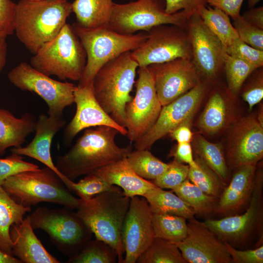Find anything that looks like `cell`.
I'll return each mask as SVG.
<instances>
[{
  "label": "cell",
  "mask_w": 263,
  "mask_h": 263,
  "mask_svg": "<svg viewBox=\"0 0 263 263\" xmlns=\"http://www.w3.org/2000/svg\"><path fill=\"white\" fill-rule=\"evenodd\" d=\"M66 124L62 117L40 114L36 120L35 134L27 146L13 148L12 153L26 156L36 159L52 169L68 188L72 180L64 176L54 164L51 154V146L55 135Z\"/></svg>",
  "instance_id": "obj_21"
},
{
  "label": "cell",
  "mask_w": 263,
  "mask_h": 263,
  "mask_svg": "<svg viewBox=\"0 0 263 263\" xmlns=\"http://www.w3.org/2000/svg\"><path fill=\"white\" fill-rule=\"evenodd\" d=\"M188 165L174 159L168 163L165 171L151 182L161 188L172 190L188 179Z\"/></svg>",
  "instance_id": "obj_40"
},
{
  "label": "cell",
  "mask_w": 263,
  "mask_h": 263,
  "mask_svg": "<svg viewBox=\"0 0 263 263\" xmlns=\"http://www.w3.org/2000/svg\"><path fill=\"white\" fill-rule=\"evenodd\" d=\"M126 158L133 170L147 180H153L159 177L168 166V163L156 157L149 150L132 151Z\"/></svg>",
  "instance_id": "obj_35"
},
{
  "label": "cell",
  "mask_w": 263,
  "mask_h": 263,
  "mask_svg": "<svg viewBox=\"0 0 263 263\" xmlns=\"http://www.w3.org/2000/svg\"><path fill=\"white\" fill-rule=\"evenodd\" d=\"M137 74L135 96L125 108L126 136L132 142L137 141L152 127L162 107L149 68L139 67Z\"/></svg>",
  "instance_id": "obj_12"
},
{
  "label": "cell",
  "mask_w": 263,
  "mask_h": 263,
  "mask_svg": "<svg viewBox=\"0 0 263 263\" xmlns=\"http://www.w3.org/2000/svg\"><path fill=\"white\" fill-rule=\"evenodd\" d=\"M152 213L179 216L187 220L194 219L193 210L172 191L156 187L143 196Z\"/></svg>",
  "instance_id": "obj_28"
},
{
  "label": "cell",
  "mask_w": 263,
  "mask_h": 263,
  "mask_svg": "<svg viewBox=\"0 0 263 263\" xmlns=\"http://www.w3.org/2000/svg\"><path fill=\"white\" fill-rule=\"evenodd\" d=\"M16 5L11 0H0V31L7 36L15 32Z\"/></svg>",
  "instance_id": "obj_45"
},
{
  "label": "cell",
  "mask_w": 263,
  "mask_h": 263,
  "mask_svg": "<svg viewBox=\"0 0 263 263\" xmlns=\"http://www.w3.org/2000/svg\"><path fill=\"white\" fill-rule=\"evenodd\" d=\"M21 155L12 153L4 158H0V185L9 176L16 173L37 169L38 166L23 159Z\"/></svg>",
  "instance_id": "obj_43"
},
{
  "label": "cell",
  "mask_w": 263,
  "mask_h": 263,
  "mask_svg": "<svg viewBox=\"0 0 263 263\" xmlns=\"http://www.w3.org/2000/svg\"><path fill=\"white\" fill-rule=\"evenodd\" d=\"M0 263H22L14 256L7 254L0 250Z\"/></svg>",
  "instance_id": "obj_53"
},
{
  "label": "cell",
  "mask_w": 263,
  "mask_h": 263,
  "mask_svg": "<svg viewBox=\"0 0 263 263\" xmlns=\"http://www.w3.org/2000/svg\"><path fill=\"white\" fill-rule=\"evenodd\" d=\"M256 165H246L236 171L218 199L215 213L224 216L235 215L247 207L253 189Z\"/></svg>",
  "instance_id": "obj_22"
},
{
  "label": "cell",
  "mask_w": 263,
  "mask_h": 263,
  "mask_svg": "<svg viewBox=\"0 0 263 263\" xmlns=\"http://www.w3.org/2000/svg\"><path fill=\"white\" fill-rule=\"evenodd\" d=\"M28 0V1H37V0Z\"/></svg>",
  "instance_id": "obj_55"
},
{
  "label": "cell",
  "mask_w": 263,
  "mask_h": 263,
  "mask_svg": "<svg viewBox=\"0 0 263 263\" xmlns=\"http://www.w3.org/2000/svg\"><path fill=\"white\" fill-rule=\"evenodd\" d=\"M171 155L177 161L187 164L189 167L196 168L197 165L193 156L190 143H178Z\"/></svg>",
  "instance_id": "obj_49"
},
{
  "label": "cell",
  "mask_w": 263,
  "mask_h": 263,
  "mask_svg": "<svg viewBox=\"0 0 263 263\" xmlns=\"http://www.w3.org/2000/svg\"><path fill=\"white\" fill-rule=\"evenodd\" d=\"M117 254L114 249L104 242L96 239L88 241L76 254L69 257L68 263H114Z\"/></svg>",
  "instance_id": "obj_37"
},
{
  "label": "cell",
  "mask_w": 263,
  "mask_h": 263,
  "mask_svg": "<svg viewBox=\"0 0 263 263\" xmlns=\"http://www.w3.org/2000/svg\"><path fill=\"white\" fill-rule=\"evenodd\" d=\"M193 148L197 157L210 168L225 184L228 181V168L221 144L209 142L200 134L195 135Z\"/></svg>",
  "instance_id": "obj_31"
},
{
  "label": "cell",
  "mask_w": 263,
  "mask_h": 263,
  "mask_svg": "<svg viewBox=\"0 0 263 263\" xmlns=\"http://www.w3.org/2000/svg\"><path fill=\"white\" fill-rule=\"evenodd\" d=\"M74 103L76 105L75 113L64 131L65 144H70L82 130L97 126L113 128L120 134L126 136L127 129L114 121L96 100L93 82L85 86H77L74 92Z\"/></svg>",
  "instance_id": "obj_20"
},
{
  "label": "cell",
  "mask_w": 263,
  "mask_h": 263,
  "mask_svg": "<svg viewBox=\"0 0 263 263\" xmlns=\"http://www.w3.org/2000/svg\"><path fill=\"white\" fill-rule=\"evenodd\" d=\"M164 0H137L125 4L114 3L108 26L123 35L148 32L163 24L183 27L191 17L181 10L173 14L165 12Z\"/></svg>",
  "instance_id": "obj_9"
},
{
  "label": "cell",
  "mask_w": 263,
  "mask_h": 263,
  "mask_svg": "<svg viewBox=\"0 0 263 263\" xmlns=\"http://www.w3.org/2000/svg\"><path fill=\"white\" fill-rule=\"evenodd\" d=\"M250 24L263 29V7L251 8L242 16Z\"/></svg>",
  "instance_id": "obj_51"
},
{
  "label": "cell",
  "mask_w": 263,
  "mask_h": 263,
  "mask_svg": "<svg viewBox=\"0 0 263 263\" xmlns=\"http://www.w3.org/2000/svg\"><path fill=\"white\" fill-rule=\"evenodd\" d=\"M137 68L131 51L126 52L103 65L93 81L97 102L114 121L124 128L125 108L132 98L130 93Z\"/></svg>",
  "instance_id": "obj_4"
},
{
  "label": "cell",
  "mask_w": 263,
  "mask_h": 263,
  "mask_svg": "<svg viewBox=\"0 0 263 263\" xmlns=\"http://www.w3.org/2000/svg\"><path fill=\"white\" fill-rule=\"evenodd\" d=\"M114 3L113 0H75L71 5L75 22L87 28L108 26Z\"/></svg>",
  "instance_id": "obj_26"
},
{
  "label": "cell",
  "mask_w": 263,
  "mask_h": 263,
  "mask_svg": "<svg viewBox=\"0 0 263 263\" xmlns=\"http://www.w3.org/2000/svg\"><path fill=\"white\" fill-rule=\"evenodd\" d=\"M225 52L229 55L247 62L256 69L263 65V51L250 46L239 38L226 47Z\"/></svg>",
  "instance_id": "obj_42"
},
{
  "label": "cell",
  "mask_w": 263,
  "mask_h": 263,
  "mask_svg": "<svg viewBox=\"0 0 263 263\" xmlns=\"http://www.w3.org/2000/svg\"><path fill=\"white\" fill-rule=\"evenodd\" d=\"M261 0H248V7L250 8L253 7L258 3Z\"/></svg>",
  "instance_id": "obj_54"
},
{
  "label": "cell",
  "mask_w": 263,
  "mask_h": 263,
  "mask_svg": "<svg viewBox=\"0 0 263 263\" xmlns=\"http://www.w3.org/2000/svg\"><path fill=\"white\" fill-rule=\"evenodd\" d=\"M228 111L227 103L222 94L218 92L213 93L198 119V128L207 134L218 133L226 125Z\"/></svg>",
  "instance_id": "obj_29"
},
{
  "label": "cell",
  "mask_w": 263,
  "mask_h": 263,
  "mask_svg": "<svg viewBox=\"0 0 263 263\" xmlns=\"http://www.w3.org/2000/svg\"><path fill=\"white\" fill-rule=\"evenodd\" d=\"M1 186L15 201L24 207L48 202L77 209L82 202V199L75 197L59 176L46 166L11 175Z\"/></svg>",
  "instance_id": "obj_5"
},
{
  "label": "cell",
  "mask_w": 263,
  "mask_h": 263,
  "mask_svg": "<svg viewBox=\"0 0 263 263\" xmlns=\"http://www.w3.org/2000/svg\"><path fill=\"white\" fill-rule=\"evenodd\" d=\"M244 0H208L207 3L217 8L234 19L240 15Z\"/></svg>",
  "instance_id": "obj_47"
},
{
  "label": "cell",
  "mask_w": 263,
  "mask_h": 263,
  "mask_svg": "<svg viewBox=\"0 0 263 263\" xmlns=\"http://www.w3.org/2000/svg\"><path fill=\"white\" fill-rule=\"evenodd\" d=\"M147 67L152 74L156 94L162 106L200 83V74L190 58H178Z\"/></svg>",
  "instance_id": "obj_16"
},
{
  "label": "cell",
  "mask_w": 263,
  "mask_h": 263,
  "mask_svg": "<svg viewBox=\"0 0 263 263\" xmlns=\"http://www.w3.org/2000/svg\"><path fill=\"white\" fill-rule=\"evenodd\" d=\"M130 200L118 188L98 194L88 200H82L76 212L96 239L114 249L119 263H123L124 260L121 230Z\"/></svg>",
  "instance_id": "obj_3"
},
{
  "label": "cell",
  "mask_w": 263,
  "mask_h": 263,
  "mask_svg": "<svg viewBox=\"0 0 263 263\" xmlns=\"http://www.w3.org/2000/svg\"><path fill=\"white\" fill-rule=\"evenodd\" d=\"M169 135L177 143H190L193 136L190 124L180 125L173 130Z\"/></svg>",
  "instance_id": "obj_50"
},
{
  "label": "cell",
  "mask_w": 263,
  "mask_h": 263,
  "mask_svg": "<svg viewBox=\"0 0 263 263\" xmlns=\"http://www.w3.org/2000/svg\"><path fill=\"white\" fill-rule=\"evenodd\" d=\"M169 24L158 25L147 32L145 42L131 52L139 67L169 62L178 58H191L188 38L181 27Z\"/></svg>",
  "instance_id": "obj_13"
},
{
  "label": "cell",
  "mask_w": 263,
  "mask_h": 263,
  "mask_svg": "<svg viewBox=\"0 0 263 263\" xmlns=\"http://www.w3.org/2000/svg\"><path fill=\"white\" fill-rule=\"evenodd\" d=\"M152 216L145 197L131 198L121 230V242L125 251L123 263H136L154 239Z\"/></svg>",
  "instance_id": "obj_15"
},
{
  "label": "cell",
  "mask_w": 263,
  "mask_h": 263,
  "mask_svg": "<svg viewBox=\"0 0 263 263\" xmlns=\"http://www.w3.org/2000/svg\"><path fill=\"white\" fill-rule=\"evenodd\" d=\"M208 0H165V11L168 14H173L185 10L191 17L198 13L203 6H206Z\"/></svg>",
  "instance_id": "obj_46"
},
{
  "label": "cell",
  "mask_w": 263,
  "mask_h": 263,
  "mask_svg": "<svg viewBox=\"0 0 263 263\" xmlns=\"http://www.w3.org/2000/svg\"><path fill=\"white\" fill-rule=\"evenodd\" d=\"M7 36L5 33L0 31V72L3 69L6 62Z\"/></svg>",
  "instance_id": "obj_52"
},
{
  "label": "cell",
  "mask_w": 263,
  "mask_h": 263,
  "mask_svg": "<svg viewBox=\"0 0 263 263\" xmlns=\"http://www.w3.org/2000/svg\"><path fill=\"white\" fill-rule=\"evenodd\" d=\"M171 190L187 204L195 214L206 215L214 213L216 209L218 198L206 193L188 179Z\"/></svg>",
  "instance_id": "obj_32"
},
{
  "label": "cell",
  "mask_w": 263,
  "mask_h": 263,
  "mask_svg": "<svg viewBox=\"0 0 263 263\" xmlns=\"http://www.w3.org/2000/svg\"><path fill=\"white\" fill-rule=\"evenodd\" d=\"M7 77L19 89L40 96L48 106L49 115L62 117L64 109L74 103V92L77 85L52 79L26 62H20L13 68Z\"/></svg>",
  "instance_id": "obj_10"
},
{
  "label": "cell",
  "mask_w": 263,
  "mask_h": 263,
  "mask_svg": "<svg viewBox=\"0 0 263 263\" xmlns=\"http://www.w3.org/2000/svg\"><path fill=\"white\" fill-rule=\"evenodd\" d=\"M225 243L231 256L232 263H263V244L255 249L241 250L235 248L226 242Z\"/></svg>",
  "instance_id": "obj_44"
},
{
  "label": "cell",
  "mask_w": 263,
  "mask_h": 263,
  "mask_svg": "<svg viewBox=\"0 0 263 263\" xmlns=\"http://www.w3.org/2000/svg\"><path fill=\"white\" fill-rule=\"evenodd\" d=\"M263 156V123L254 116L242 118L229 134L225 155L227 166L237 169L246 165H257Z\"/></svg>",
  "instance_id": "obj_18"
},
{
  "label": "cell",
  "mask_w": 263,
  "mask_h": 263,
  "mask_svg": "<svg viewBox=\"0 0 263 263\" xmlns=\"http://www.w3.org/2000/svg\"><path fill=\"white\" fill-rule=\"evenodd\" d=\"M31 210L14 200L0 185V250L13 255L10 229L14 224L21 222L25 214Z\"/></svg>",
  "instance_id": "obj_27"
},
{
  "label": "cell",
  "mask_w": 263,
  "mask_h": 263,
  "mask_svg": "<svg viewBox=\"0 0 263 263\" xmlns=\"http://www.w3.org/2000/svg\"><path fill=\"white\" fill-rule=\"evenodd\" d=\"M224 64L228 89L233 94H237L245 80L256 69L247 62L229 55L226 52Z\"/></svg>",
  "instance_id": "obj_38"
},
{
  "label": "cell",
  "mask_w": 263,
  "mask_h": 263,
  "mask_svg": "<svg viewBox=\"0 0 263 263\" xmlns=\"http://www.w3.org/2000/svg\"><path fill=\"white\" fill-rule=\"evenodd\" d=\"M187 219L181 216L152 213L155 238L175 243L183 240L188 232Z\"/></svg>",
  "instance_id": "obj_33"
},
{
  "label": "cell",
  "mask_w": 263,
  "mask_h": 263,
  "mask_svg": "<svg viewBox=\"0 0 263 263\" xmlns=\"http://www.w3.org/2000/svg\"><path fill=\"white\" fill-rule=\"evenodd\" d=\"M12 253L22 263H59L35 235L27 217L10 229Z\"/></svg>",
  "instance_id": "obj_23"
},
{
  "label": "cell",
  "mask_w": 263,
  "mask_h": 263,
  "mask_svg": "<svg viewBox=\"0 0 263 263\" xmlns=\"http://www.w3.org/2000/svg\"><path fill=\"white\" fill-rule=\"evenodd\" d=\"M87 61L86 52L72 25L66 23L59 33L34 54L31 65L61 80L79 81Z\"/></svg>",
  "instance_id": "obj_7"
},
{
  "label": "cell",
  "mask_w": 263,
  "mask_h": 263,
  "mask_svg": "<svg viewBox=\"0 0 263 263\" xmlns=\"http://www.w3.org/2000/svg\"><path fill=\"white\" fill-rule=\"evenodd\" d=\"M196 168L189 166L188 179L206 193L219 199L226 184L201 159L196 157Z\"/></svg>",
  "instance_id": "obj_34"
},
{
  "label": "cell",
  "mask_w": 263,
  "mask_h": 263,
  "mask_svg": "<svg viewBox=\"0 0 263 263\" xmlns=\"http://www.w3.org/2000/svg\"><path fill=\"white\" fill-rule=\"evenodd\" d=\"M198 15L208 29L218 38L225 49L239 38L237 32L231 24L229 17L216 7H202Z\"/></svg>",
  "instance_id": "obj_30"
},
{
  "label": "cell",
  "mask_w": 263,
  "mask_h": 263,
  "mask_svg": "<svg viewBox=\"0 0 263 263\" xmlns=\"http://www.w3.org/2000/svg\"><path fill=\"white\" fill-rule=\"evenodd\" d=\"M72 13L67 0H20L16 5L15 32L34 55L59 33Z\"/></svg>",
  "instance_id": "obj_2"
},
{
  "label": "cell",
  "mask_w": 263,
  "mask_h": 263,
  "mask_svg": "<svg viewBox=\"0 0 263 263\" xmlns=\"http://www.w3.org/2000/svg\"><path fill=\"white\" fill-rule=\"evenodd\" d=\"M263 173L256 170L251 196L246 211L218 219H207L203 222L223 241L233 245H242L249 240L261 228L263 223Z\"/></svg>",
  "instance_id": "obj_11"
},
{
  "label": "cell",
  "mask_w": 263,
  "mask_h": 263,
  "mask_svg": "<svg viewBox=\"0 0 263 263\" xmlns=\"http://www.w3.org/2000/svg\"><path fill=\"white\" fill-rule=\"evenodd\" d=\"M138 263H186L173 243L154 238L149 246L139 256Z\"/></svg>",
  "instance_id": "obj_36"
},
{
  "label": "cell",
  "mask_w": 263,
  "mask_h": 263,
  "mask_svg": "<svg viewBox=\"0 0 263 263\" xmlns=\"http://www.w3.org/2000/svg\"><path fill=\"white\" fill-rule=\"evenodd\" d=\"M173 243L186 263H232L225 242L195 218L188 220L186 237Z\"/></svg>",
  "instance_id": "obj_17"
},
{
  "label": "cell",
  "mask_w": 263,
  "mask_h": 263,
  "mask_svg": "<svg viewBox=\"0 0 263 263\" xmlns=\"http://www.w3.org/2000/svg\"><path fill=\"white\" fill-rule=\"evenodd\" d=\"M72 26L87 56L86 66L77 85L79 87L92 82L103 65L124 53L138 48L148 37L146 32L132 35L120 34L108 26L87 28L75 22Z\"/></svg>",
  "instance_id": "obj_6"
},
{
  "label": "cell",
  "mask_w": 263,
  "mask_h": 263,
  "mask_svg": "<svg viewBox=\"0 0 263 263\" xmlns=\"http://www.w3.org/2000/svg\"><path fill=\"white\" fill-rule=\"evenodd\" d=\"M69 208L37 207L27 216L33 229H40L62 254L71 257L90 240L92 232L76 213Z\"/></svg>",
  "instance_id": "obj_8"
},
{
  "label": "cell",
  "mask_w": 263,
  "mask_h": 263,
  "mask_svg": "<svg viewBox=\"0 0 263 263\" xmlns=\"http://www.w3.org/2000/svg\"><path fill=\"white\" fill-rule=\"evenodd\" d=\"M110 184L122 189L127 196H143L157 187L152 182L139 176L130 165L127 158L99 168L92 172Z\"/></svg>",
  "instance_id": "obj_24"
},
{
  "label": "cell",
  "mask_w": 263,
  "mask_h": 263,
  "mask_svg": "<svg viewBox=\"0 0 263 263\" xmlns=\"http://www.w3.org/2000/svg\"><path fill=\"white\" fill-rule=\"evenodd\" d=\"M206 92L203 83L194 88L168 104L162 106L159 116L152 127L134 142L136 150H150L158 140L183 124H190Z\"/></svg>",
  "instance_id": "obj_14"
},
{
  "label": "cell",
  "mask_w": 263,
  "mask_h": 263,
  "mask_svg": "<svg viewBox=\"0 0 263 263\" xmlns=\"http://www.w3.org/2000/svg\"><path fill=\"white\" fill-rule=\"evenodd\" d=\"M233 20V26L239 38L250 46L263 51V29L250 24L240 15Z\"/></svg>",
  "instance_id": "obj_41"
},
{
  "label": "cell",
  "mask_w": 263,
  "mask_h": 263,
  "mask_svg": "<svg viewBox=\"0 0 263 263\" xmlns=\"http://www.w3.org/2000/svg\"><path fill=\"white\" fill-rule=\"evenodd\" d=\"M36 120L28 112L17 118L9 111L0 108V155L10 147H21L35 132Z\"/></svg>",
  "instance_id": "obj_25"
},
{
  "label": "cell",
  "mask_w": 263,
  "mask_h": 263,
  "mask_svg": "<svg viewBox=\"0 0 263 263\" xmlns=\"http://www.w3.org/2000/svg\"><path fill=\"white\" fill-rule=\"evenodd\" d=\"M243 98L249 107V110L259 103L263 98V83L262 76L243 94Z\"/></svg>",
  "instance_id": "obj_48"
},
{
  "label": "cell",
  "mask_w": 263,
  "mask_h": 263,
  "mask_svg": "<svg viewBox=\"0 0 263 263\" xmlns=\"http://www.w3.org/2000/svg\"><path fill=\"white\" fill-rule=\"evenodd\" d=\"M119 132L105 126L85 130L83 134L65 154L56 158V167L69 179L74 181L82 175L127 157L132 147L118 146L115 141Z\"/></svg>",
  "instance_id": "obj_1"
},
{
  "label": "cell",
  "mask_w": 263,
  "mask_h": 263,
  "mask_svg": "<svg viewBox=\"0 0 263 263\" xmlns=\"http://www.w3.org/2000/svg\"><path fill=\"white\" fill-rule=\"evenodd\" d=\"M118 188L106 182L94 173H91L77 183L72 181L68 189L75 193L79 198L86 200L100 193Z\"/></svg>",
  "instance_id": "obj_39"
},
{
  "label": "cell",
  "mask_w": 263,
  "mask_h": 263,
  "mask_svg": "<svg viewBox=\"0 0 263 263\" xmlns=\"http://www.w3.org/2000/svg\"><path fill=\"white\" fill-rule=\"evenodd\" d=\"M188 20V36L191 45L192 61L199 74L207 78H212L224 64V47L198 13L193 15Z\"/></svg>",
  "instance_id": "obj_19"
}]
</instances>
